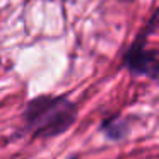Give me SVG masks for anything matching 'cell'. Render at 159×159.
<instances>
[{"label":"cell","instance_id":"6da1fadb","mask_svg":"<svg viewBox=\"0 0 159 159\" xmlns=\"http://www.w3.org/2000/svg\"><path fill=\"white\" fill-rule=\"evenodd\" d=\"M77 120V106L63 96H38L24 110L26 128L34 137H57Z\"/></svg>","mask_w":159,"mask_h":159},{"label":"cell","instance_id":"7a4b0ae2","mask_svg":"<svg viewBox=\"0 0 159 159\" xmlns=\"http://www.w3.org/2000/svg\"><path fill=\"white\" fill-rule=\"evenodd\" d=\"M142 36L135 43H132L128 52L123 57V63L134 75H147L151 79L157 77V53L154 50H147L142 41Z\"/></svg>","mask_w":159,"mask_h":159},{"label":"cell","instance_id":"3957f363","mask_svg":"<svg viewBox=\"0 0 159 159\" xmlns=\"http://www.w3.org/2000/svg\"><path fill=\"white\" fill-rule=\"evenodd\" d=\"M103 132L106 137L118 140V139H123L128 134V121L123 120L121 116H111L106 118L103 121Z\"/></svg>","mask_w":159,"mask_h":159},{"label":"cell","instance_id":"277c9868","mask_svg":"<svg viewBox=\"0 0 159 159\" xmlns=\"http://www.w3.org/2000/svg\"><path fill=\"white\" fill-rule=\"evenodd\" d=\"M70 159H77V157H70Z\"/></svg>","mask_w":159,"mask_h":159}]
</instances>
